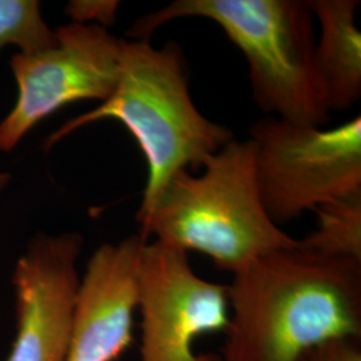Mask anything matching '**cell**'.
<instances>
[{
    "instance_id": "1",
    "label": "cell",
    "mask_w": 361,
    "mask_h": 361,
    "mask_svg": "<svg viewBox=\"0 0 361 361\" xmlns=\"http://www.w3.org/2000/svg\"><path fill=\"white\" fill-rule=\"evenodd\" d=\"M222 361H300L322 344L361 337V262L298 245L233 273Z\"/></svg>"
},
{
    "instance_id": "2",
    "label": "cell",
    "mask_w": 361,
    "mask_h": 361,
    "mask_svg": "<svg viewBox=\"0 0 361 361\" xmlns=\"http://www.w3.org/2000/svg\"><path fill=\"white\" fill-rule=\"evenodd\" d=\"M101 119L121 122L145 155L147 180L137 219L153 207L177 173L201 168L234 138L232 130L210 121L194 104L186 61L174 42L155 47L150 40H125L110 97L67 121L49 137L46 147Z\"/></svg>"
},
{
    "instance_id": "3",
    "label": "cell",
    "mask_w": 361,
    "mask_h": 361,
    "mask_svg": "<svg viewBox=\"0 0 361 361\" xmlns=\"http://www.w3.org/2000/svg\"><path fill=\"white\" fill-rule=\"evenodd\" d=\"M182 18L214 22L243 52L255 102L265 114L302 126L328 123L308 0H174L141 16L129 35L150 40L158 28Z\"/></svg>"
},
{
    "instance_id": "4",
    "label": "cell",
    "mask_w": 361,
    "mask_h": 361,
    "mask_svg": "<svg viewBox=\"0 0 361 361\" xmlns=\"http://www.w3.org/2000/svg\"><path fill=\"white\" fill-rule=\"evenodd\" d=\"M202 168L200 176L177 173L137 219L146 241L153 237L186 253L198 252L232 274L264 255L297 245L262 205L249 138H233Z\"/></svg>"
},
{
    "instance_id": "5",
    "label": "cell",
    "mask_w": 361,
    "mask_h": 361,
    "mask_svg": "<svg viewBox=\"0 0 361 361\" xmlns=\"http://www.w3.org/2000/svg\"><path fill=\"white\" fill-rule=\"evenodd\" d=\"M262 205L276 225L361 193V118L323 129L265 116L249 130Z\"/></svg>"
},
{
    "instance_id": "6",
    "label": "cell",
    "mask_w": 361,
    "mask_h": 361,
    "mask_svg": "<svg viewBox=\"0 0 361 361\" xmlns=\"http://www.w3.org/2000/svg\"><path fill=\"white\" fill-rule=\"evenodd\" d=\"M51 47L13 54L18 86L13 110L0 122V150L11 152L27 133L67 104L106 101L116 87L125 39L107 28L71 23L55 30Z\"/></svg>"
},
{
    "instance_id": "7",
    "label": "cell",
    "mask_w": 361,
    "mask_h": 361,
    "mask_svg": "<svg viewBox=\"0 0 361 361\" xmlns=\"http://www.w3.org/2000/svg\"><path fill=\"white\" fill-rule=\"evenodd\" d=\"M141 361H222L195 352L205 335L225 334L231 323L228 285L200 277L189 253L146 241L138 269Z\"/></svg>"
},
{
    "instance_id": "8",
    "label": "cell",
    "mask_w": 361,
    "mask_h": 361,
    "mask_svg": "<svg viewBox=\"0 0 361 361\" xmlns=\"http://www.w3.org/2000/svg\"><path fill=\"white\" fill-rule=\"evenodd\" d=\"M82 246L77 232L39 233L18 259L13 274L18 325L7 361H65Z\"/></svg>"
},
{
    "instance_id": "9",
    "label": "cell",
    "mask_w": 361,
    "mask_h": 361,
    "mask_svg": "<svg viewBox=\"0 0 361 361\" xmlns=\"http://www.w3.org/2000/svg\"><path fill=\"white\" fill-rule=\"evenodd\" d=\"M145 243L135 234L91 255L79 281L65 361H114L129 348Z\"/></svg>"
},
{
    "instance_id": "10",
    "label": "cell",
    "mask_w": 361,
    "mask_h": 361,
    "mask_svg": "<svg viewBox=\"0 0 361 361\" xmlns=\"http://www.w3.org/2000/svg\"><path fill=\"white\" fill-rule=\"evenodd\" d=\"M359 4V0H308L319 25L314 56L329 111L347 110L360 99Z\"/></svg>"
},
{
    "instance_id": "11",
    "label": "cell",
    "mask_w": 361,
    "mask_h": 361,
    "mask_svg": "<svg viewBox=\"0 0 361 361\" xmlns=\"http://www.w3.org/2000/svg\"><path fill=\"white\" fill-rule=\"evenodd\" d=\"M314 213L317 226L297 240L298 247L325 257L361 262V193L324 204Z\"/></svg>"
},
{
    "instance_id": "12",
    "label": "cell",
    "mask_w": 361,
    "mask_h": 361,
    "mask_svg": "<svg viewBox=\"0 0 361 361\" xmlns=\"http://www.w3.org/2000/svg\"><path fill=\"white\" fill-rule=\"evenodd\" d=\"M37 0H0V50L15 44L23 54L42 51L55 43Z\"/></svg>"
},
{
    "instance_id": "13",
    "label": "cell",
    "mask_w": 361,
    "mask_h": 361,
    "mask_svg": "<svg viewBox=\"0 0 361 361\" xmlns=\"http://www.w3.org/2000/svg\"><path fill=\"white\" fill-rule=\"evenodd\" d=\"M119 1L114 0H75L67 6V13L73 23L111 26L116 18Z\"/></svg>"
},
{
    "instance_id": "14",
    "label": "cell",
    "mask_w": 361,
    "mask_h": 361,
    "mask_svg": "<svg viewBox=\"0 0 361 361\" xmlns=\"http://www.w3.org/2000/svg\"><path fill=\"white\" fill-rule=\"evenodd\" d=\"M300 361H361L360 338H343L308 350Z\"/></svg>"
},
{
    "instance_id": "15",
    "label": "cell",
    "mask_w": 361,
    "mask_h": 361,
    "mask_svg": "<svg viewBox=\"0 0 361 361\" xmlns=\"http://www.w3.org/2000/svg\"><path fill=\"white\" fill-rule=\"evenodd\" d=\"M11 180V176L8 173L0 171V193L4 190V188L8 185V182Z\"/></svg>"
}]
</instances>
